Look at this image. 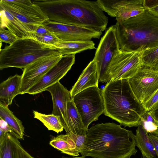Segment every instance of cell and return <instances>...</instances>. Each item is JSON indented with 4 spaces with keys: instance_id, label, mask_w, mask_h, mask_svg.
<instances>
[{
    "instance_id": "4dcf8cb0",
    "label": "cell",
    "mask_w": 158,
    "mask_h": 158,
    "mask_svg": "<svg viewBox=\"0 0 158 158\" xmlns=\"http://www.w3.org/2000/svg\"><path fill=\"white\" fill-rule=\"evenodd\" d=\"M158 105V90L143 106L145 111H150Z\"/></svg>"
},
{
    "instance_id": "1f68e13d",
    "label": "cell",
    "mask_w": 158,
    "mask_h": 158,
    "mask_svg": "<svg viewBox=\"0 0 158 158\" xmlns=\"http://www.w3.org/2000/svg\"><path fill=\"white\" fill-rule=\"evenodd\" d=\"M0 130L5 133H9L12 135V131L7 123L0 118Z\"/></svg>"
},
{
    "instance_id": "52a82bcc",
    "label": "cell",
    "mask_w": 158,
    "mask_h": 158,
    "mask_svg": "<svg viewBox=\"0 0 158 158\" xmlns=\"http://www.w3.org/2000/svg\"><path fill=\"white\" fill-rule=\"evenodd\" d=\"M86 128L104 113L105 105L102 90L98 86L88 88L72 98Z\"/></svg>"
},
{
    "instance_id": "277c9868",
    "label": "cell",
    "mask_w": 158,
    "mask_h": 158,
    "mask_svg": "<svg viewBox=\"0 0 158 158\" xmlns=\"http://www.w3.org/2000/svg\"><path fill=\"white\" fill-rule=\"evenodd\" d=\"M120 49L123 51H144L158 47V17L145 10L114 25Z\"/></svg>"
},
{
    "instance_id": "8992f818",
    "label": "cell",
    "mask_w": 158,
    "mask_h": 158,
    "mask_svg": "<svg viewBox=\"0 0 158 158\" xmlns=\"http://www.w3.org/2000/svg\"><path fill=\"white\" fill-rule=\"evenodd\" d=\"M0 7L20 21L34 37L38 28L49 20L40 7L30 0H0Z\"/></svg>"
},
{
    "instance_id": "3957f363",
    "label": "cell",
    "mask_w": 158,
    "mask_h": 158,
    "mask_svg": "<svg viewBox=\"0 0 158 158\" xmlns=\"http://www.w3.org/2000/svg\"><path fill=\"white\" fill-rule=\"evenodd\" d=\"M102 91L104 114L125 127H137L146 111L133 94L128 79L110 80Z\"/></svg>"
},
{
    "instance_id": "d6986e66",
    "label": "cell",
    "mask_w": 158,
    "mask_h": 158,
    "mask_svg": "<svg viewBox=\"0 0 158 158\" xmlns=\"http://www.w3.org/2000/svg\"><path fill=\"white\" fill-rule=\"evenodd\" d=\"M22 75L16 74L9 77L0 84V102L8 106L13 99L19 94Z\"/></svg>"
},
{
    "instance_id": "f546056e",
    "label": "cell",
    "mask_w": 158,
    "mask_h": 158,
    "mask_svg": "<svg viewBox=\"0 0 158 158\" xmlns=\"http://www.w3.org/2000/svg\"><path fill=\"white\" fill-rule=\"evenodd\" d=\"M143 6L145 10L158 17V0H143Z\"/></svg>"
},
{
    "instance_id": "7c38bea8",
    "label": "cell",
    "mask_w": 158,
    "mask_h": 158,
    "mask_svg": "<svg viewBox=\"0 0 158 158\" xmlns=\"http://www.w3.org/2000/svg\"><path fill=\"white\" fill-rule=\"evenodd\" d=\"M60 53L44 57L35 60L23 69L19 94H26L27 90L38 82L61 59Z\"/></svg>"
},
{
    "instance_id": "d590c367",
    "label": "cell",
    "mask_w": 158,
    "mask_h": 158,
    "mask_svg": "<svg viewBox=\"0 0 158 158\" xmlns=\"http://www.w3.org/2000/svg\"><path fill=\"white\" fill-rule=\"evenodd\" d=\"M6 133L0 130V142H1L4 139Z\"/></svg>"
},
{
    "instance_id": "83f0119b",
    "label": "cell",
    "mask_w": 158,
    "mask_h": 158,
    "mask_svg": "<svg viewBox=\"0 0 158 158\" xmlns=\"http://www.w3.org/2000/svg\"><path fill=\"white\" fill-rule=\"evenodd\" d=\"M35 37L41 43L49 45L62 41L50 32L43 35H35Z\"/></svg>"
},
{
    "instance_id": "ac0fdd59",
    "label": "cell",
    "mask_w": 158,
    "mask_h": 158,
    "mask_svg": "<svg viewBox=\"0 0 158 158\" xmlns=\"http://www.w3.org/2000/svg\"><path fill=\"white\" fill-rule=\"evenodd\" d=\"M0 27L6 28L19 38H35L18 19L5 9L0 7Z\"/></svg>"
},
{
    "instance_id": "cb8c5ba5",
    "label": "cell",
    "mask_w": 158,
    "mask_h": 158,
    "mask_svg": "<svg viewBox=\"0 0 158 158\" xmlns=\"http://www.w3.org/2000/svg\"><path fill=\"white\" fill-rule=\"evenodd\" d=\"M0 118L6 121L12 131L13 135L24 139V128L22 122L17 118L8 106L0 102Z\"/></svg>"
},
{
    "instance_id": "603a6c76",
    "label": "cell",
    "mask_w": 158,
    "mask_h": 158,
    "mask_svg": "<svg viewBox=\"0 0 158 158\" xmlns=\"http://www.w3.org/2000/svg\"><path fill=\"white\" fill-rule=\"evenodd\" d=\"M67 116L69 134L86 135L88 130L85 127L81 117L72 99L67 103Z\"/></svg>"
},
{
    "instance_id": "5b68a950",
    "label": "cell",
    "mask_w": 158,
    "mask_h": 158,
    "mask_svg": "<svg viewBox=\"0 0 158 158\" xmlns=\"http://www.w3.org/2000/svg\"><path fill=\"white\" fill-rule=\"evenodd\" d=\"M59 53L55 48L35 38H19L0 49V69L9 67L24 69L38 59Z\"/></svg>"
},
{
    "instance_id": "74e56055",
    "label": "cell",
    "mask_w": 158,
    "mask_h": 158,
    "mask_svg": "<svg viewBox=\"0 0 158 158\" xmlns=\"http://www.w3.org/2000/svg\"><path fill=\"white\" fill-rule=\"evenodd\" d=\"M62 158H86L85 157L83 156H75L73 157H63Z\"/></svg>"
},
{
    "instance_id": "484cf974",
    "label": "cell",
    "mask_w": 158,
    "mask_h": 158,
    "mask_svg": "<svg viewBox=\"0 0 158 158\" xmlns=\"http://www.w3.org/2000/svg\"><path fill=\"white\" fill-rule=\"evenodd\" d=\"M142 61V65L158 72V47L144 51Z\"/></svg>"
},
{
    "instance_id": "7a4b0ae2",
    "label": "cell",
    "mask_w": 158,
    "mask_h": 158,
    "mask_svg": "<svg viewBox=\"0 0 158 158\" xmlns=\"http://www.w3.org/2000/svg\"><path fill=\"white\" fill-rule=\"evenodd\" d=\"M49 20L91 29L102 32L108 18L96 1L85 0H34Z\"/></svg>"
},
{
    "instance_id": "ba28073f",
    "label": "cell",
    "mask_w": 158,
    "mask_h": 158,
    "mask_svg": "<svg viewBox=\"0 0 158 158\" xmlns=\"http://www.w3.org/2000/svg\"><path fill=\"white\" fill-rule=\"evenodd\" d=\"M144 51L127 52L119 49L113 56L107 69L110 80L128 79L132 77L142 65Z\"/></svg>"
},
{
    "instance_id": "5bb4252c",
    "label": "cell",
    "mask_w": 158,
    "mask_h": 158,
    "mask_svg": "<svg viewBox=\"0 0 158 158\" xmlns=\"http://www.w3.org/2000/svg\"><path fill=\"white\" fill-rule=\"evenodd\" d=\"M75 62V54L63 56L59 61L52 67L26 93L34 95L45 91L65 75Z\"/></svg>"
},
{
    "instance_id": "8d00e7d4",
    "label": "cell",
    "mask_w": 158,
    "mask_h": 158,
    "mask_svg": "<svg viewBox=\"0 0 158 158\" xmlns=\"http://www.w3.org/2000/svg\"><path fill=\"white\" fill-rule=\"evenodd\" d=\"M152 133L153 134L155 135H156L157 136H158V126L157 129L154 131Z\"/></svg>"
},
{
    "instance_id": "4fadbf2b",
    "label": "cell",
    "mask_w": 158,
    "mask_h": 158,
    "mask_svg": "<svg viewBox=\"0 0 158 158\" xmlns=\"http://www.w3.org/2000/svg\"><path fill=\"white\" fill-rule=\"evenodd\" d=\"M103 11L117 21L127 20L143 12V0H97Z\"/></svg>"
},
{
    "instance_id": "2e32d148",
    "label": "cell",
    "mask_w": 158,
    "mask_h": 158,
    "mask_svg": "<svg viewBox=\"0 0 158 158\" xmlns=\"http://www.w3.org/2000/svg\"><path fill=\"white\" fill-rule=\"evenodd\" d=\"M0 158H35L23 148L18 139L9 133L0 142Z\"/></svg>"
},
{
    "instance_id": "d6a6232c",
    "label": "cell",
    "mask_w": 158,
    "mask_h": 158,
    "mask_svg": "<svg viewBox=\"0 0 158 158\" xmlns=\"http://www.w3.org/2000/svg\"><path fill=\"white\" fill-rule=\"evenodd\" d=\"M148 135L158 158V136L155 135L152 133H148Z\"/></svg>"
},
{
    "instance_id": "9c48e42d",
    "label": "cell",
    "mask_w": 158,
    "mask_h": 158,
    "mask_svg": "<svg viewBox=\"0 0 158 158\" xmlns=\"http://www.w3.org/2000/svg\"><path fill=\"white\" fill-rule=\"evenodd\" d=\"M119 49L114 25H112L101 38L93 60L96 64L99 82L107 83L110 81L107 69L113 56Z\"/></svg>"
},
{
    "instance_id": "e0dca14e",
    "label": "cell",
    "mask_w": 158,
    "mask_h": 158,
    "mask_svg": "<svg viewBox=\"0 0 158 158\" xmlns=\"http://www.w3.org/2000/svg\"><path fill=\"white\" fill-rule=\"evenodd\" d=\"M99 79L96 64L93 60L82 71L70 91L72 98L88 88L98 86Z\"/></svg>"
},
{
    "instance_id": "30bf717a",
    "label": "cell",
    "mask_w": 158,
    "mask_h": 158,
    "mask_svg": "<svg viewBox=\"0 0 158 158\" xmlns=\"http://www.w3.org/2000/svg\"><path fill=\"white\" fill-rule=\"evenodd\" d=\"M128 81L135 96L143 105L158 90V72L142 65Z\"/></svg>"
},
{
    "instance_id": "d4e9b609",
    "label": "cell",
    "mask_w": 158,
    "mask_h": 158,
    "mask_svg": "<svg viewBox=\"0 0 158 158\" xmlns=\"http://www.w3.org/2000/svg\"><path fill=\"white\" fill-rule=\"evenodd\" d=\"M34 118L40 121L49 130L57 133L62 131L64 127L60 116L52 114H46L33 110Z\"/></svg>"
},
{
    "instance_id": "8fae6325",
    "label": "cell",
    "mask_w": 158,
    "mask_h": 158,
    "mask_svg": "<svg viewBox=\"0 0 158 158\" xmlns=\"http://www.w3.org/2000/svg\"><path fill=\"white\" fill-rule=\"evenodd\" d=\"M42 25L49 32L63 41L91 40L102 34L93 29L48 20Z\"/></svg>"
},
{
    "instance_id": "44dd1931",
    "label": "cell",
    "mask_w": 158,
    "mask_h": 158,
    "mask_svg": "<svg viewBox=\"0 0 158 158\" xmlns=\"http://www.w3.org/2000/svg\"><path fill=\"white\" fill-rule=\"evenodd\" d=\"M136 130L135 139L136 146L139 148L143 156L147 158H156L154 146L150 139L148 132L142 125H139Z\"/></svg>"
},
{
    "instance_id": "836d02e7",
    "label": "cell",
    "mask_w": 158,
    "mask_h": 158,
    "mask_svg": "<svg viewBox=\"0 0 158 158\" xmlns=\"http://www.w3.org/2000/svg\"><path fill=\"white\" fill-rule=\"evenodd\" d=\"M49 32H49L42 24L38 28L36 31L35 35H43L48 33Z\"/></svg>"
},
{
    "instance_id": "f1b7e54d",
    "label": "cell",
    "mask_w": 158,
    "mask_h": 158,
    "mask_svg": "<svg viewBox=\"0 0 158 158\" xmlns=\"http://www.w3.org/2000/svg\"><path fill=\"white\" fill-rule=\"evenodd\" d=\"M10 31L0 27V42L11 44L19 39Z\"/></svg>"
},
{
    "instance_id": "e575fe53",
    "label": "cell",
    "mask_w": 158,
    "mask_h": 158,
    "mask_svg": "<svg viewBox=\"0 0 158 158\" xmlns=\"http://www.w3.org/2000/svg\"><path fill=\"white\" fill-rule=\"evenodd\" d=\"M150 111L155 119L158 123V105Z\"/></svg>"
},
{
    "instance_id": "9a60e30c",
    "label": "cell",
    "mask_w": 158,
    "mask_h": 158,
    "mask_svg": "<svg viewBox=\"0 0 158 158\" xmlns=\"http://www.w3.org/2000/svg\"><path fill=\"white\" fill-rule=\"evenodd\" d=\"M46 91L50 93L52 96L53 110L52 114L59 116L66 134H69L67 116V103L71 100L70 92L59 81L50 86Z\"/></svg>"
},
{
    "instance_id": "f35d334b",
    "label": "cell",
    "mask_w": 158,
    "mask_h": 158,
    "mask_svg": "<svg viewBox=\"0 0 158 158\" xmlns=\"http://www.w3.org/2000/svg\"></svg>"
},
{
    "instance_id": "6da1fadb",
    "label": "cell",
    "mask_w": 158,
    "mask_h": 158,
    "mask_svg": "<svg viewBox=\"0 0 158 158\" xmlns=\"http://www.w3.org/2000/svg\"><path fill=\"white\" fill-rule=\"evenodd\" d=\"M135 135L114 123H98L88 129L80 153L92 158H130L138 151Z\"/></svg>"
},
{
    "instance_id": "ffe728a7",
    "label": "cell",
    "mask_w": 158,
    "mask_h": 158,
    "mask_svg": "<svg viewBox=\"0 0 158 158\" xmlns=\"http://www.w3.org/2000/svg\"><path fill=\"white\" fill-rule=\"evenodd\" d=\"M95 44L93 41H62L52 45H49L55 48L63 56L75 54L87 50L96 48Z\"/></svg>"
},
{
    "instance_id": "4316f807",
    "label": "cell",
    "mask_w": 158,
    "mask_h": 158,
    "mask_svg": "<svg viewBox=\"0 0 158 158\" xmlns=\"http://www.w3.org/2000/svg\"><path fill=\"white\" fill-rule=\"evenodd\" d=\"M139 124L142 125L148 133H152L156 130L158 126V123L150 111L145 112L141 118Z\"/></svg>"
},
{
    "instance_id": "7402d4cb",
    "label": "cell",
    "mask_w": 158,
    "mask_h": 158,
    "mask_svg": "<svg viewBox=\"0 0 158 158\" xmlns=\"http://www.w3.org/2000/svg\"><path fill=\"white\" fill-rule=\"evenodd\" d=\"M49 144L63 153L74 157L79 155L80 150L70 134L58 135L54 137Z\"/></svg>"
}]
</instances>
